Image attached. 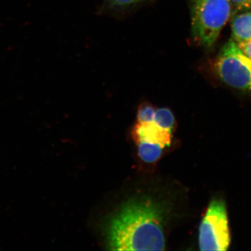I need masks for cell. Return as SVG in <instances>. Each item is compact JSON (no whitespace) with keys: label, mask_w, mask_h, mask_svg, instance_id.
I'll use <instances>...</instances> for the list:
<instances>
[{"label":"cell","mask_w":251,"mask_h":251,"mask_svg":"<svg viewBox=\"0 0 251 251\" xmlns=\"http://www.w3.org/2000/svg\"><path fill=\"white\" fill-rule=\"evenodd\" d=\"M166 206L152 198H133L122 204L109 220L107 245L112 251L166 249Z\"/></svg>","instance_id":"1"},{"label":"cell","mask_w":251,"mask_h":251,"mask_svg":"<svg viewBox=\"0 0 251 251\" xmlns=\"http://www.w3.org/2000/svg\"><path fill=\"white\" fill-rule=\"evenodd\" d=\"M232 16L230 0H191V35L197 45L211 49Z\"/></svg>","instance_id":"2"},{"label":"cell","mask_w":251,"mask_h":251,"mask_svg":"<svg viewBox=\"0 0 251 251\" xmlns=\"http://www.w3.org/2000/svg\"><path fill=\"white\" fill-rule=\"evenodd\" d=\"M214 70L220 80L236 90L251 92V58L229 39L218 54Z\"/></svg>","instance_id":"3"},{"label":"cell","mask_w":251,"mask_h":251,"mask_svg":"<svg viewBox=\"0 0 251 251\" xmlns=\"http://www.w3.org/2000/svg\"><path fill=\"white\" fill-rule=\"evenodd\" d=\"M228 214L226 202L214 198L201 221L198 245L201 251H227L230 245Z\"/></svg>","instance_id":"4"},{"label":"cell","mask_w":251,"mask_h":251,"mask_svg":"<svg viewBox=\"0 0 251 251\" xmlns=\"http://www.w3.org/2000/svg\"><path fill=\"white\" fill-rule=\"evenodd\" d=\"M173 132L159 126L154 121L138 123L131 130V137L135 144L141 141L157 144L166 148L171 145Z\"/></svg>","instance_id":"5"},{"label":"cell","mask_w":251,"mask_h":251,"mask_svg":"<svg viewBox=\"0 0 251 251\" xmlns=\"http://www.w3.org/2000/svg\"><path fill=\"white\" fill-rule=\"evenodd\" d=\"M232 39L236 42L251 41V11L233 16L231 23Z\"/></svg>","instance_id":"6"},{"label":"cell","mask_w":251,"mask_h":251,"mask_svg":"<svg viewBox=\"0 0 251 251\" xmlns=\"http://www.w3.org/2000/svg\"><path fill=\"white\" fill-rule=\"evenodd\" d=\"M138 153L140 159L147 163H156L161 158L163 148L157 144L141 141L137 143Z\"/></svg>","instance_id":"7"},{"label":"cell","mask_w":251,"mask_h":251,"mask_svg":"<svg viewBox=\"0 0 251 251\" xmlns=\"http://www.w3.org/2000/svg\"><path fill=\"white\" fill-rule=\"evenodd\" d=\"M153 121L162 128L174 131L176 120L173 112L169 108L156 109Z\"/></svg>","instance_id":"8"},{"label":"cell","mask_w":251,"mask_h":251,"mask_svg":"<svg viewBox=\"0 0 251 251\" xmlns=\"http://www.w3.org/2000/svg\"><path fill=\"white\" fill-rule=\"evenodd\" d=\"M156 108L149 102L140 104L137 111V122L146 123L153 121Z\"/></svg>","instance_id":"9"},{"label":"cell","mask_w":251,"mask_h":251,"mask_svg":"<svg viewBox=\"0 0 251 251\" xmlns=\"http://www.w3.org/2000/svg\"><path fill=\"white\" fill-rule=\"evenodd\" d=\"M146 0H106L107 6L110 9L123 11L145 2Z\"/></svg>","instance_id":"10"},{"label":"cell","mask_w":251,"mask_h":251,"mask_svg":"<svg viewBox=\"0 0 251 251\" xmlns=\"http://www.w3.org/2000/svg\"><path fill=\"white\" fill-rule=\"evenodd\" d=\"M232 6V16L236 13L251 11V0H230Z\"/></svg>","instance_id":"11"},{"label":"cell","mask_w":251,"mask_h":251,"mask_svg":"<svg viewBox=\"0 0 251 251\" xmlns=\"http://www.w3.org/2000/svg\"><path fill=\"white\" fill-rule=\"evenodd\" d=\"M236 42V41H235ZM239 47L242 49L243 52L251 58V41H243V42H236Z\"/></svg>","instance_id":"12"}]
</instances>
